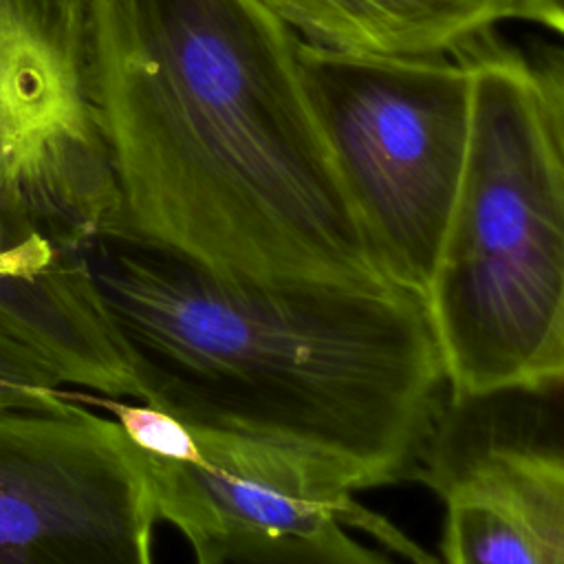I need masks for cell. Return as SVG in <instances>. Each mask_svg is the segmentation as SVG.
I'll return each instance as SVG.
<instances>
[{"label":"cell","mask_w":564,"mask_h":564,"mask_svg":"<svg viewBox=\"0 0 564 564\" xmlns=\"http://www.w3.org/2000/svg\"><path fill=\"white\" fill-rule=\"evenodd\" d=\"M196 564H397L328 524L311 533L229 535L189 542Z\"/></svg>","instance_id":"11"},{"label":"cell","mask_w":564,"mask_h":564,"mask_svg":"<svg viewBox=\"0 0 564 564\" xmlns=\"http://www.w3.org/2000/svg\"><path fill=\"white\" fill-rule=\"evenodd\" d=\"M82 251L137 399L317 460L357 491L414 476L449 397L419 293L225 278L130 236Z\"/></svg>","instance_id":"2"},{"label":"cell","mask_w":564,"mask_h":564,"mask_svg":"<svg viewBox=\"0 0 564 564\" xmlns=\"http://www.w3.org/2000/svg\"><path fill=\"white\" fill-rule=\"evenodd\" d=\"M192 434V460H159L137 449L156 520L174 524L187 542L339 524L372 535L410 564H441L386 516L361 505L357 489L330 467L234 436Z\"/></svg>","instance_id":"8"},{"label":"cell","mask_w":564,"mask_h":564,"mask_svg":"<svg viewBox=\"0 0 564 564\" xmlns=\"http://www.w3.org/2000/svg\"><path fill=\"white\" fill-rule=\"evenodd\" d=\"M88 93L119 231L238 280L381 275L306 90L260 0H84Z\"/></svg>","instance_id":"1"},{"label":"cell","mask_w":564,"mask_h":564,"mask_svg":"<svg viewBox=\"0 0 564 564\" xmlns=\"http://www.w3.org/2000/svg\"><path fill=\"white\" fill-rule=\"evenodd\" d=\"M59 379L0 333V408H46L66 399Z\"/></svg>","instance_id":"12"},{"label":"cell","mask_w":564,"mask_h":564,"mask_svg":"<svg viewBox=\"0 0 564 564\" xmlns=\"http://www.w3.org/2000/svg\"><path fill=\"white\" fill-rule=\"evenodd\" d=\"M471 77L467 163L423 293L449 397L564 379V55L487 31Z\"/></svg>","instance_id":"3"},{"label":"cell","mask_w":564,"mask_h":564,"mask_svg":"<svg viewBox=\"0 0 564 564\" xmlns=\"http://www.w3.org/2000/svg\"><path fill=\"white\" fill-rule=\"evenodd\" d=\"M560 388L447 397L412 476L445 505V564H564Z\"/></svg>","instance_id":"7"},{"label":"cell","mask_w":564,"mask_h":564,"mask_svg":"<svg viewBox=\"0 0 564 564\" xmlns=\"http://www.w3.org/2000/svg\"><path fill=\"white\" fill-rule=\"evenodd\" d=\"M139 452L75 394L0 408V564H152Z\"/></svg>","instance_id":"6"},{"label":"cell","mask_w":564,"mask_h":564,"mask_svg":"<svg viewBox=\"0 0 564 564\" xmlns=\"http://www.w3.org/2000/svg\"><path fill=\"white\" fill-rule=\"evenodd\" d=\"M297 40L341 53H454L500 22L549 29L535 0H260Z\"/></svg>","instance_id":"10"},{"label":"cell","mask_w":564,"mask_h":564,"mask_svg":"<svg viewBox=\"0 0 564 564\" xmlns=\"http://www.w3.org/2000/svg\"><path fill=\"white\" fill-rule=\"evenodd\" d=\"M297 62L381 275L423 297L467 163L465 62L456 53H341L302 40Z\"/></svg>","instance_id":"4"},{"label":"cell","mask_w":564,"mask_h":564,"mask_svg":"<svg viewBox=\"0 0 564 564\" xmlns=\"http://www.w3.org/2000/svg\"><path fill=\"white\" fill-rule=\"evenodd\" d=\"M0 218L18 240L59 247L119 231L84 0H0Z\"/></svg>","instance_id":"5"},{"label":"cell","mask_w":564,"mask_h":564,"mask_svg":"<svg viewBox=\"0 0 564 564\" xmlns=\"http://www.w3.org/2000/svg\"><path fill=\"white\" fill-rule=\"evenodd\" d=\"M535 2L542 9V13L546 15L549 31H553L555 35H562V31H564V0H535Z\"/></svg>","instance_id":"13"},{"label":"cell","mask_w":564,"mask_h":564,"mask_svg":"<svg viewBox=\"0 0 564 564\" xmlns=\"http://www.w3.org/2000/svg\"><path fill=\"white\" fill-rule=\"evenodd\" d=\"M0 333L62 383L134 397L82 247H59L33 269L0 271Z\"/></svg>","instance_id":"9"}]
</instances>
